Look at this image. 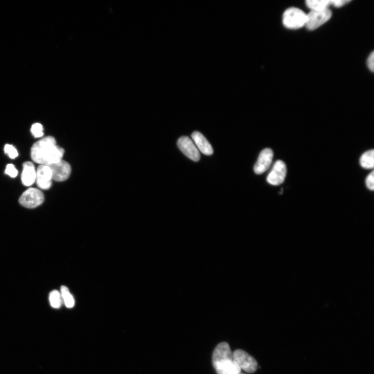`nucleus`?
<instances>
[{
    "mask_svg": "<svg viewBox=\"0 0 374 374\" xmlns=\"http://www.w3.org/2000/svg\"><path fill=\"white\" fill-rule=\"evenodd\" d=\"M177 146L181 152L190 159L195 162L200 159L199 150L190 137H181L177 142Z\"/></svg>",
    "mask_w": 374,
    "mask_h": 374,
    "instance_id": "8",
    "label": "nucleus"
},
{
    "mask_svg": "<svg viewBox=\"0 0 374 374\" xmlns=\"http://www.w3.org/2000/svg\"><path fill=\"white\" fill-rule=\"evenodd\" d=\"M64 149L56 144L52 136H47L35 143L31 150L32 160L41 165L50 166L62 160Z\"/></svg>",
    "mask_w": 374,
    "mask_h": 374,
    "instance_id": "1",
    "label": "nucleus"
},
{
    "mask_svg": "<svg viewBox=\"0 0 374 374\" xmlns=\"http://www.w3.org/2000/svg\"><path fill=\"white\" fill-rule=\"evenodd\" d=\"M5 173L12 178L16 177L18 175V171L12 164L7 165Z\"/></svg>",
    "mask_w": 374,
    "mask_h": 374,
    "instance_id": "20",
    "label": "nucleus"
},
{
    "mask_svg": "<svg viewBox=\"0 0 374 374\" xmlns=\"http://www.w3.org/2000/svg\"><path fill=\"white\" fill-rule=\"evenodd\" d=\"M32 135L35 138L41 137L43 136V127L40 123H35L32 125L31 129Z\"/></svg>",
    "mask_w": 374,
    "mask_h": 374,
    "instance_id": "18",
    "label": "nucleus"
},
{
    "mask_svg": "<svg viewBox=\"0 0 374 374\" xmlns=\"http://www.w3.org/2000/svg\"><path fill=\"white\" fill-rule=\"evenodd\" d=\"M307 15L301 10L291 8L287 10L283 15V24L290 29H297L305 26Z\"/></svg>",
    "mask_w": 374,
    "mask_h": 374,
    "instance_id": "3",
    "label": "nucleus"
},
{
    "mask_svg": "<svg viewBox=\"0 0 374 374\" xmlns=\"http://www.w3.org/2000/svg\"><path fill=\"white\" fill-rule=\"evenodd\" d=\"M44 201L43 193L36 189L30 188L25 192L19 199L23 207L28 209H34L39 207Z\"/></svg>",
    "mask_w": 374,
    "mask_h": 374,
    "instance_id": "4",
    "label": "nucleus"
},
{
    "mask_svg": "<svg viewBox=\"0 0 374 374\" xmlns=\"http://www.w3.org/2000/svg\"><path fill=\"white\" fill-rule=\"evenodd\" d=\"M350 1L348 0H334L331 1V4L335 8H340L349 3Z\"/></svg>",
    "mask_w": 374,
    "mask_h": 374,
    "instance_id": "22",
    "label": "nucleus"
},
{
    "mask_svg": "<svg viewBox=\"0 0 374 374\" xmlns=\"http://www.w3.org/2000/svg\"><path fill=\"white\" fill-rule=\"evenodd\" d=\"M287 166L284 162L278 160L273 165L271 172L267 178V182L273 185L283 183L287 175Z\"/></svg>",
    "mask_w": 374,
    "mask_h": 374,
    "instance_id": "9",
    "label": "nucleus"
},
{
    "mask_svg": "<svg viewBox=\"0 0 374 374\" xmlns=\"http://www.w3.org/2000/svg\"><path fill=\"white\" fill-rule=\"evenodd\" d=\"M52 172V180L62 182L69 178L71 173L70 165L63 159L49 166Z\"/></svg>",
    "mask_w": 374,
    "mask_h": 374,
    "instance_id": "7",
    "label": "nucleus"
},
{
    "mask_svg": "<svg viewBox=\"0 0 374 374\" xmlns=\"http://www.w3.org/2000/svg\"><path fill=\"white\" fill-rule=\"evenodd\" d=\"M192 137L199 151L205 155H213V149L211 145L201 133L196 131L193 133Z\"/></svg>",
    "mask_w": 374,
    "mask_h": 374,
    "instance_id": "12",
    "label": "nucleus"
},
{
    "mask_svg": "<svg viewBox=\"0 0 374 374\" xmlns=\"http://www.w3.org/2000/svg\"><path fill=\"white\" fill-rule=\"evenodd\" d=\"M366 184L367 188L373 191L374 190V172L372 171L366 178Z\"/></svg>",
    "mask_w": 374,
    "mask_h": 374,
    "instance_id": "21",
    "label": "nucleus"
},
{
    "mask_svg": "<svg viewBox=\"0 0 374 374\" xmlns=\"http://www.w3.org/2000/svg\"><path fill=\"white\" fill-rule=\"evenodd\" d=\"M332 15L329 10L321 11H311L307 15L305 26L309 30H314L328 22Z\"/></svg>",
    "mask_w": 374,
    "mask_h": 374,
    "instance_id": "6",
    "label": "nucleus"
},
{
    "mask_svg": "<svg viewBox=\"0 0 374 374\" xmlns=\"http://www.w3.org/2000/svg\"><path fill=\"white\" fill-rule=\"evenodd\" d=\"M61 294L65 306L68 308H72L74 306V299L70 293L68 288L65 286H62Z\"/></svg>",
    "mask_w": 374,
    "mask_h": 374,
    "instance_id": "16",
    "label": "nucleus"
},
{
    "mask_svg": "<svg viewBox=\"0 0 374 374\" xmlns=\"http://www.w3.org/2000/svg\"><path fill=\"white\" fill-rule=\"evenodd\" d=\"M213 365L218 374H238L241 369L235 362L229 344L221 343L215 348L212 357Z\"/></svg>",
    "mask_w": 374,
    "mask_h": 374,
    "instance_id": "2",
    "label": "nucleus"
},
{
    "mask_svg": "<svg viewBox=\"0 0 374 374\" xmlns=\"http://www.w3.org/2000/svg\"><path fill=\"white\" fill-rule=\"evenodd\" d=\"M36 172L37 185L42 190H49L52 184V175L50 167L40 165Z\"/></svg>",
    "mask_w": 374,
    "mask_h": 374,
    "instance_id": "11",
    "label": "nucleus"
},
{
    "mask_svg": "<svg viewBox=\"0 0 374 374\" xmlns=\"http://www.w3.org/2000/svg\"><path fill=\"white\" fill-rule=\"evenodd\" d=\"M273 157V153L270 148H266L262 151L255 164L254 170L256 174L260 175L264 173L269 168Z\"/></svg>",
    "mask_w": 374,
    "mask_h": 374,
    "instance_id": "10",
    "label": "nucleus"
},
{
    "mask_svg": "<svg viewBox=\"0 0 374 374\" xmlns=\"http://www.w3.org/2000/svg\"><path fill=\"white\" fill-rule=\"evenodd\" d=\"M360 163L365 169H371L374 166V151L371 150L365 153L361 157Z\"/></svg>",
    "mask_w": 374,
    "mask_h": 374,
    "instance_id": "15",
    "label": "nucleus"
},
{
    "mask_svg": "<svg viewBox=\"0 0 374 374\" xmlns=\"http://www.w3.org/2000/svg\"><path fill=\"white\" fill-rule=\"evenodd\" d=\"M367 67L370 71L373 72L374 70V53L372 52L369 55L367 60Z\"/></svg>",
    "mask_w": 374,
    "mask_h": 374,
    "instance_id": "23",
    "label": "nucleus"
},
{
    "mask_svg": "<svg viewBox=\"0 0 374 374\" xmlns=\"http://www.w3.org/2000/svg\"><path fill=\"white\" fill-rule=\"evenodd\" d=\"M306 6L311 11H321L328 9L331 5V1L328 0H307Z\"/></svg>",
    "mask_w": 374,
    "mask_h": 374,
    "instance_id": "14",
    "label": "nucleus"
},
{
    "mask_svg": "<svg viewBox=\"0 0 374 374\" xmlns=\"http://www.w3.org/2000/svg\"><path fill=\"white\" fill-rule=\"evenodd\" d=\"M36 172L33 164L31 162H25L22 174V181L26 186H30L36 180Z\"/></svg>",
    "mask_w": 374,
    "mask_h": 374,
    "instance_id": "13",
    "label": "nucleus"
},
{
    "mask_svg": "<svg viewBox=\"0 0 374 374\" xmlns=\"http://www.w3.org/2000/svg\"><path fill=\"white\" fill-rule=\"evenodd\" d=\"M49 301L53 308H60L63 304V299L61 292L57 290L51 292L49 296Z\"/></svg>",
    "mask_w": 374,
    "mask_h": 374,
    "instance_id": "17",
    "label": "nucleus"
},
{
    "mask_svg": "<svg viewBox=\"0 0 374 374\" xmlns=\"http://www.w3.org/2000/svg\"><path fill=\"white\" fill-rule=\"evenodd\" d=\"M235 362L241 369L248 373H253L257 369L258 364L256 360L245 351L237 350L233 352Z\"/></svg>",
    "mask_w": 374,
    "mask_h": 374,
    "instance_id": "5",
    "label": "nucleus"
},
{
    "mask_svg": "<svg viewBox=\"0 0 374 374\" xmlns=\"http://www.w3.org/2000/svg\"><path fill=\"white\" fill-rule=\"evenodd\" d=\"M5 152L12 159L16 158L18 156L16 149L11 145L7 144L5 146Z\"/></svg>",
    "mask_w": 374,
    "mask_h": 374,
    "instance_id": "19",
    "label": "nucleus"
},
{
    "mask_svg": "<svg viewBox=\"0 0 374 374\" xmlns=\"http://www.w3.org/2000/svg\"><path fill=\"white\" fill-rule=\"evenodd\" d=\"M238 374H245V373H241V372H240V373H239Z\"/></svg>",
    "mask_w": 374,
    "mask_h": 374,
    "instance_id": "24",
    "label": "nucleus"
}]
</instances>
